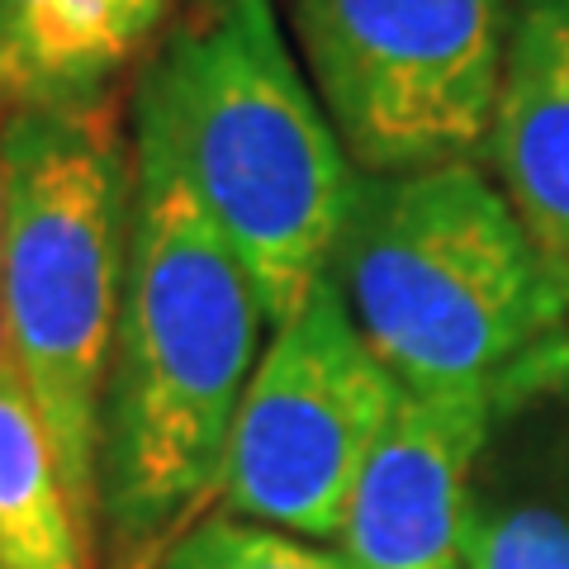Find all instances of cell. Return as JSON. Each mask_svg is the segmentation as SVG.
Masks as SVG:
<instances>
[{"instance_id":"1","label":"cell","mask_w":569,"mask_h":569,"mask_svg":"<svg viewBox=\"0 0 569 569\" xmlns=\"http://www.w3.org/2000/svg\"><path fill=\"white\" fill-rule=\"evenodd\" d=\"M266 328L252 276L194 194L162 162L133 157L96 460L104 569H152L213 508Z\"/></svg>"},{"instance_id":"2","label":"cell","mask_w":569,"mask_h":569,"mask_svg":"<svg viewBox=\"0 0 569 569\" xmlns=\"http://www.w3.org/2000/svg\"><path fill=\"white\" fill-rule=\"evenodd\" d=\"M133 157L194 194L271 332L323 284L361 186L271 0H194L138 77Z\"/></svg>"},{"instance_id":"3","label":"cell","mask_w":569,"mask_h":569,"mask_svg":"<svg viewBox=\"0 0 569 569\" xmlns=\"http://www.w3.org/2000/svg\"><path fill=\"white\" fill-rule=\"evenodd\" d=\"M328 284L403 389H489L569 323V276L475 162L361 176Z\"/></svg>"},{"instance_id":"4","label":"cell","mask_w":569,"mask_h":569,"mask_svg":"<svg viewBox=\"0 0 569 569\" xmlns=\"http://www.w3.org/2000/svg\"><path fill=\"white\" fill-rule=\"evenodd\" d=\"M6 157V318L0 351L39 403L77 527H100V399L129 261L133 157L110 100L14 110Z\"/></svg>"},{"instance_id":"5","label":"cell","mask_w":569,"mask_h":569,"mask_svg":"<svg viewBox=\"0 0 569 569\" xmlns=\"http://www.w3.org/2000/svg\"><path fill=\"white\" fill-rule=\"evenodd\" d=\"M309 86L361 176L475 162L512 0H290Z\"/></svg>"},{"instance_id":"6","label":"cell","mask_w":569,"mask_h":569,"mask_svg":"<svg viewBox=\"0 0 569 569\" xmlns=\"http://www.w3.org/2000/svg\"><path fill=\"white\" fill-rule=\"evenodd\" d=\"M399 380L323 284L271 332L238 403L223 460V512L299 541H332Z\"/></svg>"},{"instance_id":"7","label":"cell","mask_w":569,"mask_h":569,"mask_svg":"<svg viewBox=\"0 0 569 569\" xmlns=\"http://www.w3.org/2000/svg\"><path fill=\"white\" fill-rule=\"evenodd\" d=\"M485 389H399L347 498L342 569H466V498Z\"/></svg>"},{"instance_id":"8","label":"cell","mask_w":569,"mask_h":569,"mask_svg":"<svg viewBox=\"0 0 569 569\" xmlns=\"http://www.w3.org/2000/svg\"><path fill=\"white\" fill-rule=\"evenodd\" d=\"M466 569H569V332L546 337L485 389Z\"/></svg>"},{"instance_id":"9","label":"cell","mask_w":569,"mask_h":569,"mask_svg":"<svg viewBox=\"0 0 569 569\" xmlns=\"http://www.w3.org/2000/svg\"><path fill=\"white\" fill-rule=\"evenodd\" d=\"M485 152L531 242L569 276V0L512 6Z\"/></svg>"},{"instance_id":"10","label":"cell","mask_w":569,"mask_h":569,"mask_svg":"<svg viewBox=\"0 0 569 569\" xmlns=\"http://www.w3.org/2000/svg\"><path fill=\"white\" fill-rule=\"evenodd\" d=\"M171 0H0V104L86 110L157 43Z\"/></svg>"},{"instance_id":"11","label":"cell","mask_w":569,"mask_h":569,"mask_svg":"<svg viewBox=\"0 0 569 569\" xmlns=\"http://www.w3.org/2000/svg\"><path fill=\"white\" fill-rule=\"evenodd\" d=\"M0 565L96 569V546L77 527L39 403L0 351Z\"/></svg>"},{"instance_id":"12","label":"cell","mask_w":569,"mask_h":569,"mask_svg":"<svg viewBox=\"0 0 569 569\" xmlns=\"http://www.w3.org/2000/svg\"><path fill=\"white\" fill-rule=\"evenodd\" d=\"M152 569H342L332 550L305 546L284 531L204 512L181 541L167 546V556Z\"/></svg>"},{"instance_id":"13","label":"cell","mask_w":569,"mask_h":569,"mask_svg":"<svg viewBox=\"0 0 569 569\" xmlns=\"http://www.w3.org/2000/svg\"><path fill=\"white\" fill-rule=\"evenodd\" d=\"M0 318H6V157H0Z\"/></svg>"},{"instance_id":"14","label":"cell","mask_w":569,"mask_h":569,"mask_svg":"<svg viewBox=\"0 0 569 569\" xmlns=\"http://www.w3.org/2000/svg\"><path fill=\"white\" fill-rule=\"evenodd\" d=\"M0 569H6V565H0Z\"/></svg>"}]
</instances>
